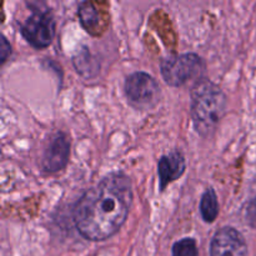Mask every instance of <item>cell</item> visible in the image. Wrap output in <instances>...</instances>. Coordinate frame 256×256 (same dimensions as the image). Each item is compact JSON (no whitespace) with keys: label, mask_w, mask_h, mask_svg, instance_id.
<instances>
[{"label":"cell","mask_w":256,"mask_h":256,"mask_svg":"<svg viewBox=\"0 0 256 256\" xmlns=\"http://www.w3.org/2000/svg\"><path fill=\"white\" fill-rule=\"evenodd\" d=\"M132 202L130 179L122 172H112L82 195L72 212L75 228L92 242L109 239L126 222Z\"/></svg>","instance_id":"cell-1"},{"label":"cell","mask_w":256,"mask_h":256,"mask_svg":"<svg viewBox=\"0 0 256 256\" xmlns=\"http://www.w3.org/2000/svg\"><path fill=\"white\" fill-rule=\"evenodd\" d=\"M192 119L195 130L208 138L216 130L226 110V95L212 80L202 79L192 90Z\"/></svg>","instance_id":"cell-2"},{"label":"cell","mask_w":256,"mask_h":256,"mask_svg":"<svg viewBox=\"0 0 256 256\" xmlns=\"http://www.w3.org/2000/svg\"><path fill=\"white\" fill-rule=\"evenodd\" d=\"M205 69V62L194 52L170 55L160 62V70L165 82L170 86H180L199 76Z\"/></svg>","instance_id":"cell-3"},{"label":"cell","mask_w":256,"mask_h":256,"mask_svg":"<svg viewBox=\"0 0 256 256\" xmlns=\"http://www.w3.org/2000/svg\"><path fill=\"white\" fill-rule=\"evenodd\" d=\"M125 94L132 106L142 110L154 108L162 96L156 80L144 72H132L126 78Z\"/></svg>","instance_id":"cell-4"},{"label":"cell","mask_w":256,"mask_h":256,"mask_svg":"<svg viewBox=\"0 0 256 256\" xmlns=\"http://www.w3.org/2000/svg\"><path fill=\"white\" fill-rule=\"evenodd\" d=\"M20 32L36 49L49 46L55 34V22L50 10L32 9V14L20 25Z\"/></svg>","instance_id":"cell-5"},{"label":"cell","mask_w":256,"mask_h":256,"mask_svg":"<svg viewBox=\"0 0 256 256\" xmlns=\"http://www.w3.org/2000/svg\"><path fill=\"white\" fill-rule=\"evenodd\" d=\"M210 256H248L246 242L236 229L225 226L212 238Z\"/></svg>","instance_id":"cell-6"},{"label":"cell","mask_w":256,"mask_h":256,"mask_svg":"<svg viewBox=\"0 0 256 256\" xmlns=\"http://www.w3.org/2000/svg\"><path fill=\"white\" fill-rule=\"evenodd\" d=\"M70 156V142L66 134L56 132L49 140L42 156V169L46 172H58L66 166Z\"/></svg>","instance_id":"cell-7"},{"label":"cell","mask_w":256,"mask_h":256,"mask_svg":"<svg viewBox=\"0 0 256 256\" xmlns=\"http://www.w3.org/2000/svg\"><path fill=\"white\" fill-rule=\"evenodd\" d=\"M186 162L182 152H172L160 158L158 162V172L160 179V190L164 192L170 182L179 179L185 172Z\"/></svg>","instance_id":"cell-8"},{"label":"cell","mask_w":256,"mask_h":256,"mask_svg":"<svg viewBox=\"0 0 256 256\" xmlns=\"http://www.w3.org/2000/svg\"><path fill=\"white\" fill-rule=\"evenodd\" d=\"M78 15H79L82 26L88 32H90V34H95V30H98L100 28L102 15H100L99 9H96L94 2H82V4L79 5Z\"/></svg>","instance_id":"cell-9"},{"label":"cell","mask_w":256,"mask_h":256,"mask_svg":"<svg viewBox=\"0 0 256 256\" xmlns=\"http://www.w3.org/2000/svg\"><path fill=\"white\" fill-rule=\"evenodd\" d=\"M200 214L205 222H214L219 215V202L214 189L209 188L200 200Z\"/></svg>","instance_id":"cell-10"},{"label":"cell","mask_w":256,"mask_h":256,"mask_svg":"<svg viewBox=\"0 0 256 256\" xmlns=\"http://www.w3.org/2000/svg\"><path fill=\"white\" fill-rule=\"evenodd\" d=\"M172 256H198V245L192 238H184L172 246Z\"/></svg>","instance_id":"cell-11"},{"label":"cell","mask_w":256,"mask_h":256,"mask_svg":"<svg viewBox=\"0 0 256 256\" xmlns=\"http://www.w3.org/2000/svg\"><path fill=\"white\" fill-rule=\"evenodd\" d=\"M245 219L248 224L252 225V228H256V198L248 202L245 206Z\"/></svg>","instance_id":"cell-12"},{"label":"cell","mask_w":256,"mask_h":256,"mask_svg":"<svg viewBox=\"0 0 256 256\" xmlns=\"http://www.w3.org/2000/svg\"><path fill=\"white\" fill-rule=\"evenodd\" d=\"M10 54H12V46H10L6 38L2 35V40H0V60H2V64L6 62Z\"/></svg>","instance_id":"cell-13"}]
</instances>
